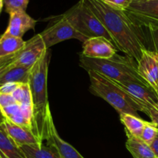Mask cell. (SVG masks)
Instances as JSON below:
<instances>
[{"instance_id": "obj_1", "label": "cell", "mask_w": 158, "mask_h": 158, "mask_svg": "<svg viewBox=\"0 0 158 158\" xmlns=\"http://www.w3.org/2000/svg\"><path fill=\"white\" fill-rule=\"evenodd\" d=\"M112 38L116 49L137 63L147 49L145 30L125 11L112 8L102 0H84Z\"/></svg>"}, {"instance_id": "obj_2", "label": "cell", "mask_w": 158, "mask_h": 158, "mask_svg": "<svg viewBox=\"0 0 158 158\" xmlns=\"http://www.w3.org/2000/svg\"><path fill=\"white\" fill-rule=\"evenodd\" d=\"M50 57L49 49H47L32 66L29 79L33 109L32 131L41 142H43L42 132L43 122L46 110L50 107L47 97V75Z\"/></svg>"}, {"instance_id": "obj_3", "label": "cell", "mask_w": 158, "mask_h": 158, "mask_svg": "<svg viewBox=\"0 0 158 158\" xmlns=\"http://www.w3.org/2000/svg\"><path fill=\"white\" fill-rule=\"evenodd\" d=\"M79 64L87 72L94 71L115 81L138 82L149 86L138 73L137 63L126 55L116 54L109 59H93L81 53Z\"/></svg>"}, {"instance_id": "obj_4", "label": "cell", "mask_w": 158, "mask_h": 158, "mask_svg": "<svg viewBox=\"0 0 158 158\" xmlns=\"http://www.w3.org/2000/svg\"><path fill=\"white\" fill-rule=\"evenodd\" d=\"M88 73L91 94L105 100L119 114H129L139 117V109L136 103L112 80L94 71Z\"/></svg>"}, {"instance_id": "obj_5", "label": "cell", "mask_w": 158, "mask_h": 158, "mask_svg": "<svg viewBox=\"0 0 158 158\" xmlns=\"http://www.w3.org/2000/svg\"><path fill=\"white\" fill-rule=\"evenodd\" d=\"M62 15L77 32L87 39L99 36L104 37L114 45L111 35L84 0H80Z\"/></svg>"}, {"instance_id": "obj_6", "label": "cell", "mask_w": 158, "mask_h": 158, "mask_svg": "<svg viewBox=\"0 0 158 158\" xmlns=\"http://www.w3.org/2000/svg\"><path fill=\"white\" fill-rule=\"evenodd\" d=\"M112 81L133 99L141 112L147 115L150 110L158 107L157 95L150 86L138 82Z\"/></svg>"}, {"instance_id": "obj_7", "label": "cell", "mask_w": 158, "mask_h": 158, "mask_svg": "<svg viewBox=\"0 0 158 158\" xmlns=\"http://www.w3.org/2000/svg\"><path fill=\"white\" fill-rule=\"evenodd\" d=\"M40 35L47 49L51 46L67 40L75 39L81 43L88 40L82 34L77 32L62 15L58 19L40 32Z\"/></svg>"}, {"instance_id": "obj_8", "label": "cell", "mask_w": 158, "mask_h": 158, "mask_svg": "<svg viewBox=\"0 0 158 158\" xmlns=\"http://www.w3.org/2000/svg\"><path fill=\"white\" fill-rule=\"evenodd\" d=\"M42 140H46L48 146L55 150L60 158H84L75 148L60 138L56 130L50 107L46 110L43 122Z\"/></svg>"}, {"instance_id": "obj_9", "label": "cell", "mask_w": 158, "mask_h": 158, "mask_svg": "<svg viewBox=\"0 0 158 158\" xmlns=\"http://www.w3.org/2000/svg\"><path fill=\"white\" fill-rule=\"evenodd\" d=\"M125 12L142 28L158 26V0H132Z\"/></svg>"}, {"instance_id": "obj_10", "label": "cell", "mask_w": 158, "mask_h": 158, "mask_svg": "<svg viewBox=\"0 0 158 158\" xmlns=\"http://www.w3.org/2000/svg\"><path fill=\"white\" fill-rule=\"evenodd\" d=\"M47 49L40 33L25 42L23 47L17 52L15 60L10 66H29L32 67L43 55Z\"/></svg>"}, {"instance_id": "obj_11", "label": "cell", "mask_w": 158, "mask_h": 158, "mask_svg": "<svg viewBox=\"0 0 158 158\" xmlns=\"http://www.w3.org/2000/svg\"><path fill=\"white\" fill-rule=\"evenodd\" d=\"M137 71L143 80L156 93L158 88V54L151 49H143L140 59L137 62Z\"/></svg>"}, {"instance_id": "obj_12", "label": "cell", "mask_w": 158, "mask_h": 158, "mask_svg": "<svg viewBox=\"0 0 158 158\" xmlns=\"http://www.w3.org/2000/svg\"><path fill=\"white\" fill-rule=\"evenodd\" d=\"M81 54L88 58L109 59L116 54V48L104 37H92L83 43Z\"/></svg>"}, {"instance_id": "obj_13", "label": "cell", "mask_w": 158, "mask_h": 158, "mask_svg": "<svg viewBox=\"0 0 158 158\" xmlns=\"http://www.w3.org/2000/svg\"><path fill=\"white\" fill-rule=\"evenodd\" d=\"M36 23L37 21L29 16L26 11L12 12L9 14V25L3 35L23 38L28 30L34 29Z\"/></svg>"}, {"instance_id": "obj_14", "label": "cell", "mask_w": 158, "mask_h": 158, "mask_svg": "<svg viewBox=\"0 0 158 158\" xmlns=\"http://www.w3.org/2000/svg\"><path fill=\"white\" fill-rule=\"evenodd\" d=\"M2 128L19 148L23 145L43 143L34 135L29 128L18 126L7 119H5L2 124Z\"/></svg>"}, {"instance_id": "obj_15", "label": "cell", "mask_w": 158, "mask_h": 158, "mask_svg": "<svg viewBox=\"0 0 158 158\" xmlns=\"http://www.w3.org/2000/svg\"><path fill=\"white\" fill-rule=\"evenodd\" d=\"M125 134L127 136L125 148L133 158H156L150 145L139 137L130 134L127 131H125Z\"/></svg>"}, {"instance_id": "obj_16", "label": "cell", "mask_w": 158, "mask_h": 158, "mask_svg": "<svg viewBox=\"0 0 158 158\" xmlns=\"http://www.w3.org/2000/svg\"><path fill=\"white\" fill-rule=\"evenodd\" d=\"M20 148L26 158H60L55 150L43 143L23 145Z\"/></svg>"}, {"instance_id": "obj_17", "label": "cell", "mask_w": 158, "mask_h": 158, "mask_svg": "<svg viewBox=\"0 0 158 158\" xmlns=\"http://www.w3.org/2000/svg\"><path fill=\"white\" fill-rule=\"evenodd\" d=\"M32 67L29 66H12L0 79V86L6 83H29V73Z\"/></svg>"}, {"instance_id": "obj_18", "label": "cell", "mask_w": 158, "mask_h": 158, "mask_svg": "<svg viewBox=\"0 0 158 158\" xmlns=\"http://www.w3.org/2000/svg\"><path fill=\"white\" fill-rule=\"evenodd\" d=\"M0 154L3 158H26L21 149L0 127Z\"/></svg>"}, {"instance_id": "obj_19", "label": "cell", "mask_w": 158, "mask_h": 158, "mask_svg": "<svg viewBox=\"0 0 158 158\" xmlns=\"http://www.w3.org/2000/svg\"><path fill=\"white\" fill-rule=\"evenodd\" d=\"M23 38L2 35L0 36V59L16 53L25 45Z\"/></svg>"}, {"instance_id": "obj_20", "label": "cell", "mask_w": 158, "mask_h": 158, "mask_svg": "<svg viewBox=\"0 0 158 158\" xmlns=\"http://www.w3.org/2000/svg\"><path fill=\"white\" fill-rule=\"evenodd\" d=\"M120 120L125 126V131L135 137H140L142 131L147 121H145L140 117L131 115L129 114H119Z\"/></svg>"}, {"instance_id": "obj_21", "label": "cell", "mask_w": 158, "mask_h": 158, "mask_svg": "<svg viewBox=\"0 0 158 158\" xmlns=\"http://www.w3.org/2000/svg\"><path fill=\"white\" fill-rule=\"evenodd\" d=\"M12 96L20 105H32V95L29 83H20Z\"/></svg>"}, {"instance_id": "obj_22", "label": "cell", "mask_w": 158, "mask_h": 158, "mask_svg": "<svg viewBox=\"0 0 158 158\" xmlns=\"http://www.w3.org/2000/svg\"><path fill=\"white\" fill-rule=\"evenodd\" d=\"M6 12L10 14L17 11H26L29 0H3Z\"/></svg>"}, {"instance_id": "obj_23", "label": "cell", "mask_w": 158, "mask_h": 158, "mask_svg": "<svg viewBox=\"0 0 158 158\" xmlns=\"http://www.w3.org/2000/svg\"><path fill=\"white\" fill-rule=\"evenodd\" d=\"M157 128L151 122H147L144 127L143 130L139 138L143 140L147 144L150 145L157 136Z\"/></svg>"}, {"instance_id": "obj_24", "label": "cell", "mask_w": 158, "mask_h": 158, "mask_svg": "<svg viewBox=\"0 0 158 158\" xmlns=\"http://www.w3.org/2000/svg\"><path fill=\"white\" fill-rule=\"evenodd\" d=\"M144 29H147V43L150 42L152 45L153 49L151 50L155 51L158 54V26H150L147 28H143Z\"/></svg>"}, {"instance_id": "obj_25", "label": "cell", "mask_w": 158, "mask_h": 158, "mask_svg": "<svg viewBox=\"0 0 158 158\" xmlns=\"http://www.w3.org/2000/svg\"><path fill=\"white\" fill-rule=\"evenodd\" d=\"M102 1L113 9L125 11L129 6L132 0H102Z\"/></svg>"}, {"instance_id": "obj_26", "label": "cell", "mask_w": 158, "mask_h": 158, "mask_svg": "<svg viewBox=\"0 0 158 158\" xmlns=\"http://www.w3.org/2000/svg\"><path fill=\"white\" fill-rule=\"evenodd\" d=\"M20 83H6L0 86V93L4 94L12 95V93L16 89Z\"/></svg>"}, {"instance_id": "obj_27", "label": "cell", "mask_w": 158, "mask_h": 158, "mask_svg": "<svg viewBox=\"0 0 158 158\" xmlns=\"http://www.w3.org/2000/svg\"><path fill=\"white\" fill-rule=\"evenodd\" d=\"M15 100H14L13 97L9 94H4L0 93V109L6 107V106L15 103Z\"/></svg>"}, {"instance_id": "obj_28", "label": "cell", "mask_w": 158, "mask_h": 158, "mask_svg": "<svg viewBox=\"0 0 158 158\" xmlns=\"http://www.w3.org/2000/svg\"><path fill=\"white\" fill-rule=\"evenodd\" d=\"M147 116H149L151 120V123L158 129V107L150 110Z\"/></svg>"}, {"instance_id": "obj_29", "label": "cell", "mask_w": 158, "mask_h": 158, "mask_svg": "<svg viewBox=\"0 0 158 158\" xmlns=\"http://www.w3.org/2000/svg\"><path fill=\"white\" fill-rule=\"evenodd\" d=\"M150 146L153 151V154H154L155 157L156 158H158V134Z\"/></svg>"}, {"instance_id": "obj_30", "label": "cell", "mask_w": 158, "mask_h": 158, "mask_svg": "<svg viewBox=\"0 0 158 158\" xmlns=\"http://www.w3.org/2000/svg\"><path fill=\"white\" fill-rule=\"evenodd\" d=\"M5 119H6V117H4V115H3L1 109H0V127H2V123L4 122Z\"/></svg>"}, {"instance_id": "obj_31", "label": "cell", "mask_w": 158, "mask_h": 158, "mask_svg": "<svg viewBox=\"0 0 158 158\" xmlns=\"http://www.w3.org/2000/svg\"><path fill=\"white\" fill-rule=\"evenodd\" d=\"M3 6H4V3H3V0H0V13H1L2 10Z\"/></svg>"}, {"instance_id": "obj_32", "label": "cell", "mask_w": 158, "mask_h": 158, "mask_svg": "<svg viewBox=\"0 0 158 158\" xmlns=\"http://www.w3.org/2000/svg\"><path fill=\"white\" fill-rule=\"evenodd\" d=\"M156 95H157V97H158V88H157V90H156Z\"/></svg>"}, {"instance_id": "obj_33", "label": "cell", "mask_w": 158, "mask_h": 158, "mask_svg": "<svg viewBox=\"0 0 158 158\" xmlns=\"http://www.w3.org/2000/svg\"><path fill=\"white\" fill-rule=\"evenodd\" d=\"M0 158H3V157H2V154H0Z\"/></svg>"}, {"instance_id": "obj_34", "label": "cell", "mask_w": 158, "mask_h": 158, "mask_svg": "<svg viewBox=\"0 0 158 158\" xmlns=\"http://www.w3.org/2000/svg\"><path fill=\"white\" fill-rule=\"evenodd\" d=\"M157 134H158V131H157Z\"/></svg>"}]
</instances>
